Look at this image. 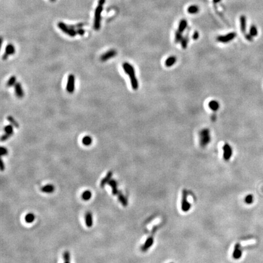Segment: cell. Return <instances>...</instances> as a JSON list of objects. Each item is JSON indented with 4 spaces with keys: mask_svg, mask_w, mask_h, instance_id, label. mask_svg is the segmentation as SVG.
<instances>
[{
    "mask_svg": "<svg viewBox=\"0 0 263 263\" xmlns=\"http://www.w3.org/2000/svg\"><path fill=\"white\" fill-rule=\"evenodd\" d=\"M236 32H230L225 35V36H219L216 38V40L218 42L222 43H227L233 40L236 37Z\"/></svg>",
    "mask_w": 263,
    "mask_h": 263,
    "instance_id": "7",
    "label": "cell"
},
{
    "mask_svg": "<svg viewBox=\"0 0 263 263\" xmlns=\"http://www.w3.org/2000/svg\"><path fill=\"white\" fill-rule=\"evenodd\" d=\"M15 87V94L17 96L18 98H22L24 96V92L23 89H22L21 85L20 82H17L16 84L14 85Z\"/></svg>",
    "mask_w": 263,
    "mask_h": 263,
    "instance_id": "12",
    "label": "cell"
},
{
    "mask_svg": "<svg viewBox=\"0 0 263 263\" xmlns=\"http://www.w3.org/2000/svg\"><path fill=\"white\" fill-rule=\"evenodd\" d=\"M118 199H119L120 203L123 205V206H127V204H128L127 200L126 198L125 197L124 195H123V194L121 193V192H119V193H118Z\"/></svg>",
    "mask_w": 263,
    "mask_h": 263,
    "instance_id": "23",
    "label": "cell"
},
{
    "mask_svg": "<svg viewBox=\"0 0 263 263\" xmlns=\"http://www.w3.org/2000/svg\"><path fill=\"white\" fill-rule=\"evenodd\" d=\"M223 149V158L225 161H228L230 160L231 157L233 154V150H232V147L228 143H225L224 144L222 147Z\"/></svg>",
    "mask_w": 263,
    "mask_h": 263,
    "instance_id": "8",
    "label": "cell"
},
{
    "mask_svg": "<svg viewBox=\"0 0 263 263\" xmlns=\"http://www.w3.org/2000/svg\"><path fill=\"white\" fill-rule=\"evenodd\" d=\"M85 223L88 227H91L93 225L92 214L90 212H87L85 215Z\"/></svg>",
    "mask_w": 263,
    "mask_h": 263,
    "instance_id": "20",
    "label": "cell"
},
{
    "mask_svg": "<svg viewBox=\"0 0 263 263\" xmlns=\"http://www.w3.org/2000/svg\"><path fill=\"white\" fill-rule=\"evenodd\" d=\"M187 12L190 14H195L199 12V7L196 5L189 6L187 9Z\"/></svg>",
    "mask_w": 263,
    "mask_h": 263,
    "instance_id": "22",
    "label": "cell"
},
{
    "mask_svg": "<svg viewBox=\"0 0 263 263\" xmlns=\"http://www.w3.org/2000/svg\"><path fill=\"white\" fill-rule=\"evenodd\" d=\"M243 255V250H242L241 245L239 243H236L234 246V249L233 253H232V257L235 259H239Z\"/></svg>",
    "mask_w": 263,
    "mask_h": 263,
    "instance_id": "10",
    "label": "cell"
},
{
    "mask_svg": "<svg viewBox=\"0 0 263 263\" xmlns=\"http://www.w3.org/2000/svg\"><path fill=\"white\" fill-rule=\"evenodd\" d=\"M199 37V34L197 31H195L192 35V38H193L194 40H198Z\"/></svg>",
    "mask_w": 263,
    "mask_h": 263,
    "instance_id": "38",
    "label": "cell"
},
{
    "mask_svg": "<svg viewBox=\"0 0 263 263\" xmlns=\"http://www.w3.org/2000/svg\"><path fill=\"white\" fill-rule=\"evenodd\" d=\"M112 176H113V172H112V171H109L107 174L106 176H105V177L102 180L101 182V187L104 188L105 187V185H106L107 183H108L111 180V178L112 177Z\"/></svg>",
    "mask_w": 263,
    "mask_h": 263,
    "instance_id": "15",
    "label": "cell"
},
{
    "mask_svg": "<svg viewBox=\"0 0 263 263\" xmlns=\"http://www.w3.org/2000/svg\"><path fill=\"white\" fill-rule=\"evenodd\" d=\"M108 184L110 185L112 189V193L113 195H118L119 193V191L118 190V183L116 182L115 180H111L108 182Z\"/></svg>",
    "mask_w": 263,
    "mask_h": 263,
    "instance_id": "16",
    "label": "cell"
},
{
    "mask_svg": "<svg viewBox=\"0 0 263 263\" xmlns=\"http://www.w3.org/2000/svg\"><path fill=\"white\" fill-rule=\"evenodd\" d=\"M199 139L200 146L204 148L211 141V135L210 130L207 128L202 129L199 132Z\"/></svg>",
    "mask_w": 263,
    "mask_h": 263,
    "instance_id": "2",
    "label": "cell"
},
{
    "mask_svg": "<svg viewBox=\"0 0 263 263\" xmlns=\"http://www.w3.org/2000/svg\"><path fill=\"white\" fill-rule=\"evenodd\" d=\"M7 119L8 120V121L10 123V124H12L13 126L17 128V129H18L19 124L17 123V121H16V120L14 119V118H13L12 116H8L7 118Z\"/></svg>",
    "mask_w": 263,
    "mask_h": 263,
    "instance_id": "26",
    "label": "cell"
},
{
    "mask_svg": "<svg viewBox=\"0 0 263 263\" xmlns=\"http://www.w3.org/2000/svg\"><path fill=\"white\" fill-rule=\"evenodd\" d=\"M4 168H5V166H4V162H3L2 160H1V171H3V170L4 169Z\"/></svg>",
    "mask_w": 263,
    "mask_h": 263,
    "instance_id": "41",
    "label": "cell"
},
{
    "mask_svg": "<svg viewBox=\"0 0 263 263\" xmlns=\"http://www.w3.org/2000/svg\"><path fill=\"white\" fill-rule=\"evenodd\" d=\"M63 259L65 261L64 263H70V254L68 251H65L63 254Z\"/></svg>",
    "mask_w": 263,
    "mask_h": 263,
    "instance_id": "34",
    "label": "cell"
},
{
    "mask_svg": "<svg viewBox=\"0 0 263 263\" xmlns=\"http://www.w3.org/2000/svg\"><path fill=\"white\" fill-rule=\"evenodd\" d=\"M76 32H77V34H78V35H80V36H84V35L85 34V30L82 28H78V29L76 30Z\"/></svg>",
    "mask_w": 263,
    "mask_h": 263,
    "instance_id": "37",
    "label": "cell"
},
{
    "mask_svg": "<svg viewBox=\"0 0 263 263\" xmlns=\"http://www.w3.org/2000/svg\"><path fill=\"white\" fill-rule=\"evenodd\" d=\"M16 80H17V79H16V77L15 76H11L10 79H9V81H7V86H8V87H10V86H12L14 85H15L16 84Z\"/></svg>",
    "mask_w": 263,
    "mask_h": 263,
    "instance_id": "29",
    "label": "cell"
},
{
    "mask_svg": "<svg viewBox=\"0 0 263 263\" xmlns=\"http://www.w3.org/2000/svg\"><path fill=\"white\" fill-rule=\"evenodd\" d=\"M221 1V0H213V3H214V4H217V3H220Z\"/></svg>",
    "mask_w": 263,
    "mask_h": 263,
    "instance_id": "43",
    "label": "cell"
},
{
    "mask_svg": "<svg viewBox=\"0 0 263 263\" xmlns=\"http://www.w3.org/2000/svg\"><path fill=\"white\" fill-rule=\"evenodd\" d=\"M250 34L252 37H255L258 35L257 28L255 25H252L250 28Z\"/></svg>",
    "mask_w": 263,
    "mask_h": 263,
    "instance_id": "33",
    "label": "cell"
},
{
    "mask_svg": "<svg viewBox=\"0 0 263 263\" xmlns=\"http://www.w3.org/2000/svg\"><path fill=\"white\" fill-rule=\"evenodd\" d=\"M183 37V36H182V32H181L180 31H179V30H177V31L175 32V38H174L175 43H180L181 41H182Z\"/></svg>",
    "mask_w": 263,
    "mask_h": 263,
    "instance_id": "25",
    "label": "cell"
},
{
    "mask_svg": "<svg viewBox=\"0 0 263 263\" xmlns=\"http://www.w3.org/2000/svg\"><path fill=\"white\" fill-rule=\"evenodd\" d=\"M35 220V216L33 213H28L25 217L26 222L28 223H32Z\"/></svg>",
    "mask_w": 263,
    "mask_h": 263,
    "instance_id": "30",
    "label": "cell"
},
{
    "mask_svg": "<svg viewBox=\"0 0 263 263\" xmlns=\"http://www.w3.org/2000/svg\"><path fill=\"white\" fill-rule=\"evenodd\" d=\"M123 67L126 74L129 76L131 86L133 90H137L138 89L139 84L137 77L135 76V71L134 67L128 62H124L123 64Z\"/></svg>",
    "mask_w": 263,
    "mask_h": 263,
    "instance_id": "1",
    "label": "cell"
},
{
    "mask_svg": "<svg viewBox=\"0 0 263 263\" xmlns=\"http://www.w3.org/2000/svg\"><path fill=\"white\" fill-rule=\"evenodd\" d=\"M103 10V6L99 5L96 8L94 12V28L96 30H99L101 28V12Z\"/></svg>",
    "mask_w": 263,
    "mask_h": 263,
    "instance_id": "3",
    "label": "cell"
},
{
    "mask_svg": "<svg viewBox=\"0 0 263 263\" xmlns=\"http://www.w3.org/2000/svg\"><path fill=\"white\" fill-rule=\"evenodd\" d=\"M11 136H12L11 135H9L7 134H4L3 135H2V137H1V141H5L6 140H7V139H9V138L11 137Z\"/></svg>",
    "mask_w": 263,
    "mask_h": 263,
    "instance_id": "35",
    "label": "cell"
},
{
    "mask_svg": "<svg viewBox=\"0 0 263 263\" xmlns=\"http://www.w3.org/2000/svg\"><path fill=\"white\" fill-rule=\"evenodd\" d=\"M75 89V77L73 74H70L68 77L67 84V91L70 93H73Z\"/></svg>",
    "mask_w": 263,
    "mask_h": 263,
    "instance_id": "9",
    "label": "cell"
},
{
    "mask_svg": "<svg viewBox=\"0 0 263 263\" xmlns=\"http://www.w3.org/2000/svg\"><path fill=\"white\" fill-rule=\"evenodd\" d=\"M245 38H246L247 40L249 41H251L253 40V37L251 36L250 34H245Z\"/></svg>",
    "mask_w": 263,
    "mask_h": 263,
    "instance_id": "39",
    "label": "cell"
},
{
    "mask_svg": "<svg viewBox=\"0 0 263 263\" xmlns=\"http://www.w3.org/2000/svg\"><path fill=\"white\" fill-rule=\"evenodd\" d=\"M240 30L243 34H245L246 31V17L244 15L240 16Z\"/></svg>",
    "mask_w": 263,
    "mask_h": 263,
    "instance_id": "19",
    "label": "cell"
},
{
    "mask_svg": "<svg viewBox=\"0 0 263 263\" xmlns=\"http://www.w3.org/2000/svg\"><path fill=\"white\" fill-rule=\"evenodd\" d=\"M177 59L176 56H169V57H168L167 59L165 60V65L166 67L169 68V67H172V66L174 65V64L176 63V62H177Z\"/></svg>",
    "mask_w": 263,
    "mask_h": 263,
    "instance_id": "13",
    "label": "cell"
},
{
    "mask_svg": "<svg viewBox=\"0 0 263 263\" xmlns=\"http://www.w3.org/2000/svg\"><path fill=\"white\" fill-rule=\"evenodd\" d=\"M188 32H188V33L187 34V35H186L185 37H183L182 41H181V42H180L181 46H182V48L183 49H187V46H188V41H189Z\"/></svg>",
    "mask_w": 263,
    "mask_h": 263,
    "instance_id": "24",
    "label": "cell"
},
{
    "mask_svg": "<svg viewBox=\"0 0 263 263\" xmlns=\"http://www.w3.org/2000/svg\"><path fill=\"white\" fill-rule=\"evenodd\" d=\"M82 142L85 146H90L92 143V138L90 136H85L82 139Z\"/></svg>",
    "mask_w": 263,
    "mask_h": 263,
    "instance_id": "27",
    "label": "cell"
},
{
    "mask_svg": "<svg viewBox=\"0 0 263 263\" xmlns=\"http://www.w3.org/2000/svg\"><path fill=\"white\" fill-rule=\"evenodd\" d=\"M208 107L213 112H216L220 108V104L216 100H212L208 103Z\"/></svg>",
    "mask_w": 263,
    "mask_h": 263,
    "instance_id": "14",
    "label": "cell"
},
{
    "mask_svg": "<svg viewBox=\"0 0 263 263\" xmlns=\"http://www.w3.org/2000/svg\"><path fill=\"white\" fill-rule=\"evenodd\" d=\"M188 26V22L186 19H182L180 21L179 26H178V30L180 31L181 32H183L185 31Z\"/></svg>",
    "mask_w": 263,
    "mask_h": 263,
    "instance_id": "17",
    "label": "cell"
},
{
    "mask_svg": "<svg viewBox=\"0 0 263 263\" xmlns=\"http://www.w3.org/2000/svg\"><path fill=\"white\" fill-rule=\"evenodd\" d=\"M8 154V150L6 147H1V156H3V155H6Z\"/></svg>",
    "mask_w": 263,
    "mask_h": 263,
    "instance_id": "36",
    "label": "cell"
},
{
    "mask_svg": "<svg viewBox=\"0 0 263 263\" xmlns=\"http://www.w3.org/2000/svg\"><path fill=\"white\" fill-rule=\"evenodd\" d=\"M117 55V52L115 49H110L106 52L102 54L100 57V60L101 62H105L111 58L115 57Z\"/></svg>",
    "mask_w": 263,
    "mask_h": 263,
    "instance_id": "11",
    "label": "cell"
},
{
    "mask_svg": "<svg viewBox=\"0 0 263 263\" xmlns=\"http://www.w3.org/2000/svg\"><path fill=\"white\" fill-rule=\"evenodd\" d=\"M170 263H174V262H170Z\"/></svg>",
    "mask_w": 263,
    "mask_h": 263,
    "instance_id": "44",
    "label": "cell"
},
{
    "mask_svg": "<svg viewBox=\"0 0 263 263\" xmlns=\"http://www.w3.org/2000/svg\"><path fill=\"white\" fill-rule=\"evenodd\" d=\"M157 227H154L153 229H152V233H150V235L147 237V239L146 240V241L144 242V244L143 245V246L141 247V250L143 252H145L148 250L149 249L150 247L152 246L153 245L154 242V235L155 232H156Z\"/></svg>",
    "mask_w": 263,
    "mask_h": 263,
    "instance_id": "4",
    "label": "cell"
},
{
    "mask_svg": "<svg viewBox=\"0 0 263 263\" xmlns=\"http://www.w3.org/2000/svg\"><path fill=\"white\" fill-rule=\"evenodd\" d=\"M191 207V205L188 201V193L187 190H183L182 191V203H181L182 210L183 212H188L190 211Z\"/></svg>",
    "mask_w": 263,
    "mask_h": 263,
    "instance_id": "5",
    "label": "cell"
},
{
    "mask_svg": "<svg viewBox=\"0 0 263 263\" xmlns=\"http://www.w3.org/2000/svg\"><path fill=\"white\" fill-rule=\"evenodd\" d=\"M216 119H217V116H216V114H213V115H211V121H212L213 122H215L216 121Z\"/></svg>",
    "mask_w": 263,
    "mask_h": 263,
    "instance_id": "40",
    "label": "cell"
},
{
    "mask_svg": "<svg viewBox=\"0 0 263 263\" xmlns=\"http://www.w3.org/2000/svg\"><path fill=\"white\" fill-rule=\"evenodd\" d=\"M13 127L14 126H13L12 124L7 125V126L4 127V130L5 132V134H7L12 135L13 134H14V128H13Z\"/></svg>",
    "mask_w": 263,
    "mask_h": 263,
    "instance_id": "28",
    "label": "cell"
},
{
    "mask_svg": "<svg viewBox=\"0 0 263 263\" xmlns=\"http://www.w3.org/2000/svg\"><path fill=\"white\" fill-rule=\"evenodd\" d=\"M54 190H55V188L53 185H47L41 188V191L43 192H45V193H51V192H54Z\"/></svg>",
    "mask_w": 263,
    "mask_h": 263,
    "instance_id": "21",
    "label": "cell"
},
{
    "mask_svg": "<svg viewBox=\"0 0 263 263\" xmlns=\"http://www.w3.org/2000/svg\"><path fill=\"white\" fill-rule=\"evenodd\" d=\"M254 201V197L253 196L252 194H248L245 197V202L247 204H251Z\"/></svg>",
    "mask_w": 263,
    "mask_h": 263,
    "instance_id": "32",
    "label": "cell"
},
{
    "mask_svg": "<svg viewBox=\"0 0 263 263\" xmlns=\"http://www.w3.org/2000/svg\"><path fill=\"white\" fill-rule=\"evenodd\" d=\"M105 0H99L98 4H99V5L103 6L104 4V3H105Z\"/></svg>",
    "mask_w": 263,
    "mask_h": 263,
    "instance_id": "42",
    "label": "cell"
},
{
    "mask_svg": "<svg viewBox=\"0 0 263 263\" xmlns=\"http://www.w3.org/2000/svg\"><path fill=\"white\" fill-rule=\"evenodd\" d=\"M91 197V192L90 191H86L82 195V199L85 201L89 200Z\"/></svg>",
    "mask_w": 263,
    "mask_h": 263,
    "instance_id": "31",
    "label": "cell"
},
{
    "mask_svg": "<svg viewBox=\"0 0 263 263\" xmlns=\"http://www.w3.org/2000/svg\"><path fill=\"white\" fill-rule=\"evenodd\" d=\"M57 26L59 27V29L62 32H63L64 33H65L66 34H67L70 37H75L78 34L76 30L72 29L68 27V25H66L65 23H63V22H59L57 23Z\"/></svg>",
    "mask_w": 263,
    "mask_h": 263,
    "instance_id": "6",
    "label": "cell"
},
{
    "mask_svg": "<svg viewBox=\"0 0 263 263\" xmlns=\"http://www.w3.org/2000/svg\"><path fill=\"white\" fill-rule=\"evenodd\" d=\"M15 48L13 45L9 44L6 46V49H5V52H4V54L9 56L10 55H13V54L15 53Z\"/></svg>",
    "mask_w": 263,
    "mask_h": 263,
    "instance_id": "18",
    "label": "cell"
}]
</instances>
